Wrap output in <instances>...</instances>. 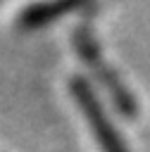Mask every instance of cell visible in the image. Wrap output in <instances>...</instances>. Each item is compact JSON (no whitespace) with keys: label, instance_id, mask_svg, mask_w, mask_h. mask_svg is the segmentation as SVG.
<instances>
[{"label":"cell","instance_id":"cell-2","mask_svg":"<svg viewBox=\"0 0 150 152\" xmlns=\"http://www.w3.org/2000/svg\"><path fill=\"white\" fill-rule=\"evenodd\" d=\"M69 93L74 97V102L79 104L81 114L86 116L98 145L102 152H129V145L124 142V138L117 133L114 124L110 121L100 97L95 95L93 86L83 78V76H71L69 78Z\"/></svg>","mask_w":150,"mask_h":152},{"label":"cell","instance_id":"cell-3","mask_svg":"<svg viewBox=\"0 0 150 152\" xmlns=\"http://www.w3.org/2000/svg\"><path fill=\"white\" fill-rule=\"evenodd\" d=\"M81 5L79 2H36V5H29L19 12L17 17V26L19 28H40V26H48L52 21H57L60 17L79 10Z\"/></svg>","mask_w":150,"mask_h":152},{"label":"cell","instance_id":"cell-1","mask_svg":"<svg viewBox=\"0 0 150 152\" xmlns=\"http://www.w3.org/2000/svg\"><path fill=\"white\" fill-rule=\"evenodd\" d=\"M71 45H74L76 55L81 57V62H83V64L90 69V74L98 78V83L105 88V93H107V97L112 100L114 109H117L121 116H126V119H136V114H138V102H136L133 93L126 88V83L121 81V76L107 64V59H105V55H102L95 36H93V31H90L86 24L74 28V33H71Z\"/></svg>","mask_w":150,"mask_h":152}]
</instances>
